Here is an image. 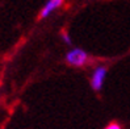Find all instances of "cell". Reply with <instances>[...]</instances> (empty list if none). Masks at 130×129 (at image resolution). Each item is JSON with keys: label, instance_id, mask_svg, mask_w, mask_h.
I'll list each match as a JSON object with an SVG mask.
<instances>
[{"label": "cell", "instance_id": "277c9868", "mask_svg": "<svg viewBox=\"0 0 130 129\" xmlns=\"http://www.w3.org/2000/svg\"><path fill=\"white\" fill-rule=\"evenodd\" d=\"M62 40H63V42H64L66 45H68V46H72V40H71V37H70V34H68V33H66V32L62 33Z\"/></svg>", "mask_w": 130, "mask_h": 129}, {"label": "cell", "instance_id": "3957f363", "mask_svg": "<svg viewBox=\"0 0 130 129\" xmlns=\"http://www.w3.org/2000/svg\"><path fill=\"white\" fill-rule=\"evenodd\" d=\"M63 3H64V0H46V3L43 4V7L40 11L38 17H40L41 20L47 19L50 15H53V12H55L57 9H59Z\"/></svg>", "mask_w": 130, "mask_h": 129}, {"label": "cell", "instance_id": "5b68a950", "mask_svg": "<svg viewBox=\"0 0 130 129\" xmlns=\"http://www.w3.org/2000/svg\"><path fill=\"white\" fill-rule=\"evenodd\" d=\"M104 129H122V126L120 124H117V123H110V124L106 125Z\"/></svg>", "mask_w": 130, "mask_h": 129}, {"label": "cell", "instance_id": "6da1fadb", "mask_svg": "<svg viewBox=\"0 0 130 129\" xmlns=\"http://www.w3.org/2000/svg\"><path fill=\"white\" fill-rule=\"evenodd\" d=\"M64 61H66V63L71 67H84L88 63L89 55L84 49L72 48L71 50H68L66 53Z\"/></svg>", "mask_w": 130, "mask_h": 129}, {"label": "cell", "instance_id": "7a4b0ae2", "mask_svg": "<svg viewBox=\"0 0 130 129\" xmlns=\"http://www.w3.org/2000/svg\"><path fill=\"white\" fill-rule=\"evenodd\" d=\"M106 75H108V67L104 66V65H100L95 67V70L91 75V79H89V84L92 87L93 91L96 92H100L104 87V83H105V79H106Z\"/></svg>", "mask_w": 130, "mask_h": 129}]
</instances>
